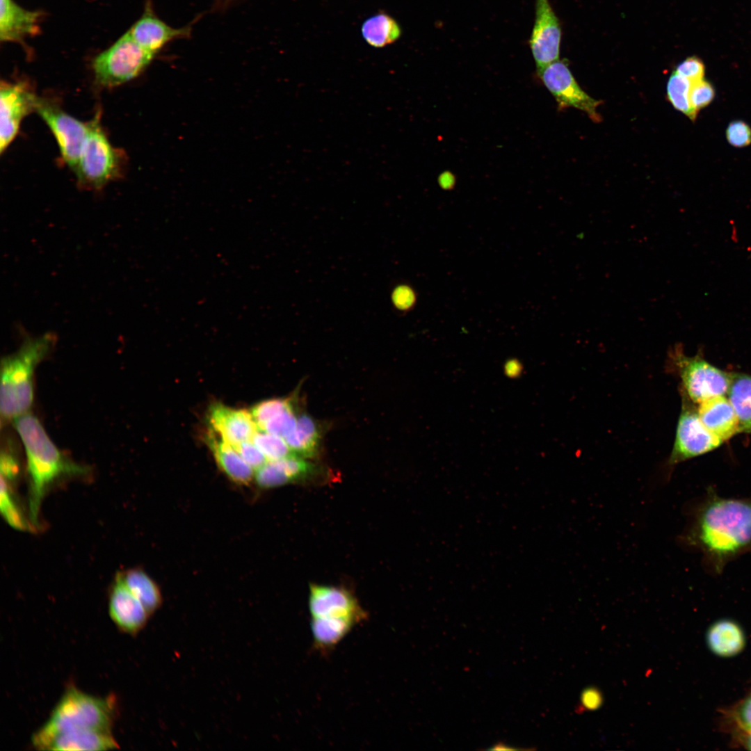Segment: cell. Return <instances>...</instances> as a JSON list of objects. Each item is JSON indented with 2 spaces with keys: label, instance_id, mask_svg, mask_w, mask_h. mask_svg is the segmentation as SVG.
I'll return each mask as SVG.
<instances>
[{
  "label": "cell",
  "instance_id": "6da1fadb",
  "mask_svg": "<svg viewBox=\"0 0 751 751\" xmlns=\"http://www.w3.org/2000/svg\"><path fill=\"white\" fill-rule=\"evenodd\" d=\"M684 541L700 551L714 573H721L729 561L751 549V499L723 498L709 490Z\"/></svg>",
  "mask_w": 751,
  "mask_h": 751
},
{
  "label": "cell",
  "instance_id": "7a4b0ae2",
  "mask_svg": "<svg viewBox=\"0 0 751 751\" xmlns=\"http://www.w3.org/2000/svg\"><path fill=\"white\" fill-rule=\"evenodd\" d=\"M13 422L24 446L28 483L27 513L35 532L42 527V503L51 488L60 481L88 477L91 470L63 453L33 414L26 413Z\"/></svg>",
  "mask_w": 751,
  "mask_h": 751
},
{
  "label": "cell",
  "instance_id": "3957f363",
  "mask_svg": "<svg viewBox=\"0 0 751 751\" xmlns=\"http://www.w3.org/2000/svg\"><path fill=\"white\" fill-rule=\"evenodd\" d=\"M48 332L28 337L1 362L0 412L2 420L14 421L29 413L34 400V376L39 364L56 344Z\"/></svg>",
  "mask_w": 751,
  "mask_h": 751
},
{
  "label": "cell",
  "instance_id": "277c9868",
  "mask_svg": "<svg viewBox=\"0 0 751 751\" xmlns=\"http://www.w3.org/2000/svg\"><path fill=\"white\" fill-rule=\"evenodd\" d=\"M118 713L116 696L98 697L74 685L67 686L47 721L33 734L38 748L53 736L67 731L91 729L111 732Z\"/></svg>",
  "mask_w": 751,
  "mask_h": 751
},
{
  "label": "cell",
  "instance_id": "5b68a950",
  "mask_svg": "<svg viewBox=\"0 0 751 751\" xmlns=\"http://www.w3.org/2000/svg\"><path fill=\"white\" fill-rule=\"evenodd\" d=\"M97 114L89 122L85 140L74 174L84 188L99 190L118 178L125 164V155L114 147L107 138Z\"/></svg>",
  "mask_w": 751,
  "mask_h": 751
},
{
  "label": "cell",
  "instance_id": "8992f818",
  "mask_svg": "<svg viewBox=\"0 0 751 751\" xmlns=\"http://www.w3.org/2000/svg\"><path fill=\"white\" fill-rule=\"evenodd\" d=\"M154 54L142 47L127 31L92 61L96 83L111 88L136 77L150 63Z\"/></svg>",
  "mask_w": 751,
  "mask_h": 751
},
{
  "label": "cell",
  "instance_id": "52a82bcc",
  "mask_svg": "<svg viewBox=\"0 0 751 751\" xmlns=\"http://www.w3.org/2000/svg\"><path fill=\"white\" fill-rule=\"evenodd\" d=\"M670 364L681 379V393L693 403H700L714 396L727 394L732 373L726 372L700 356L686 355L680 346L670 353Z\"/></svg>",
  "mask_w": 751,
  "mask_h": 751
},
{
  "label": "cell",
  "instance_id": "ba28073f",
  "mask_svg": "<svg viewBox=\"0 0 751 751\" xmlns=\"http://www.w3.org/2000/svg\"><path fill=\"white\" fill-rule=\"evenodd\" d=\"M682 396L681 410L679 417L675 442L670 457L668 467L675 465L702 455L718 448L722 442L712 435L702 423L697 410L684 394Z\"/></svg>",
  "mask_w": 751,
  "mask_h": 751
},
{
  "label": "cell",
  "instance_id": "9c48e42d",
  "mask_svg": "<svg viewBox=\"0 0 751 751\" xmlns=\"http://www.w3.org/2000/svg\"><path fill=\"white\" fill-rule=\"evenodd\" d=\"M54 134L63 160L74 172L86 138L89 122L69 115L54 101L38 97L35 111Z\"/></svg>",
  "mask_w": 751,
  "mask_h": 751
},
{
  "label": "cell",
  "instance_id": "30bf717a",
  "mask_svg": "<svg viewBox=\"0 0 751 751\" xmlns=\"http://www.w3.org/2000/svg\"><path fill=\"white\" fill-rule=\"evenodd\" d=\"M537 73L554 97L559 110L574 108L585 112L592 121H601L597 109L601 102L590 97L580 87L566 60L558 59Z\"/></svg>",
  "mask_w": 751,
  "mask_h": 751
},
{
  "label": "cell",
  "instance_id": "8fae6325",
  "mask_svg": "<svg viewBox=\"0 0 751 751\" xmlns=\"http://www.w3.org/2000/svg\"><path fill=\"white\" fill-rule=\"evenodd\" d=\"M38 96L24 81H1L0 87V152L3 153L17 136L23 119L35 111Z\"/></svg>",
  "mask_w": 751,
  "mask_h": 751
},
{
  "label": "cell",
  "instance_id": "7c38bea8",
  "mask_svg": "<svg viewBox=\"0 0 751 751\" xmlns=\"http://www.w3.org/2000/svg\"><path fill=\"white\" fill-rule=\"evenodd\" d=\"M562 31L549 0H535V20L529 46L537 72L559 59Z\"/></svg>",
  "mask_w": 751,
  "mask_h": 751
},
{
  "label": "cell",
  "instance_id": "4fadbf2b",
  "mask_svg": "<svg viewBox=\"0 0 751 751\" xmlns=\"http://www.w3.org/2000/svg\"><path fill=\"white\" fill-rule=\"evenodd\" d=\"M308 606L311 617L351 618L360 624L367 618L356 597L340 587L312 584Z\"/></svg>",
  "mask_w": 751,
  "mask_h": 751
},
{
  "label": "cell",
  "instance_id": "5bb4252c",
  "mask_svg": "<svg viewBox=\"0 0 751 751\" xmlns=\"http://www.w3.org/2000/svg\"><path fill=\"white\" fill-rule=\"evenodd\" d=\"M108 609L116 627L131 636L143 629L151 616L116 574L108 590Z\"/></svg>",
  "mask_w": 751,
  "mask_h": 751
},
{
  "label": "cell",
  "instance_id": "9a60e30c",
  "mask_svg": "<svg viewBox=\"0 0 751 751\" xmlns=\"http://www.w3.org/2000/svg\"><path fill=\"white\" fill-rule=\"evenodd\" d=\"M209 429L234 447L252 441L259 428L250 411L220 403L212 404L207 412Z\"/></svg>",
  "mask_w": 751,
  "mask_h": 751
},
{
  "label": "cell",
  "instance_id": "2e32d148",
  "mask_svg": "<svg viewBox=\"0 0 751 751\" xmlns=\"http://www.w3.org/2000/svg\"><path fill=\"white\" fill-rule=\"evenodd\" d=\"M191 30V25L179 29L170 26L154 14L149 3L128 31L142 47L156 55L168 42L189 38Z\"/></svg>",
  "mask_w": 751,
  "mask_h": 751
},
{
  "label": "cell",
  "instance_id": "e0dca14e",
  "mask_svg": "<svg viewBox=\"0 0 751 751\" xmlns=\"http://www.w3.org/2000/svg\"><path fill=\"white\" fill-rule=\"evenodd\" d=\"M119 748L111 732L81 729L57 734L45 741L39 750L102 751Z\"/></svg>",
  "mask_w": 751,
  "mask_h": 751
},
{
  "label": "cell",
  "instance_id": "ac0fdd59",
  "mask_svg": "<svg viewBox=\"0 0 751 751\" xmlns=\"http://www.w3.org/2000/svg\"><path fill=\"white\" fill-rule=\"evenodd\" d=\"M697 410L703 425L722 442L740 433L736 414L725 396L709 398L697 404Z\"/></svg>",
  "mask_w": 751,
  "mask_h": 751
},
{
  "label": "cell",
  "instance_id": "d6986e66",
  "mask_svg": "<svg viewBox=\"0 0 751 751\" xmlns=\"http://www.w3.org/2000/svg\"><path fill=\"white\" fill-rule=\"evenodd\" d=\"M0 40L22 42L25 37L39 32L40 11L29 10L14 0H0Z\"/></svg>",
  "mask_w": 751,
  "mask_h": 751
},
{
  "label": "cell",
  "instance_id": "ffe728a7",
  "mask_svg": "<svg viewBox=\"0 0 751 751\" xmlns=\"http://www.w3.org/2000/svg\"><path fill=\"white\" fill-rule=\"evenodd\" d=\"M204 439L218 467L229 479L240 485H248L254 480V469L233 446L211 429L205 435Z\"/></svg>",
  "mask_w": 751,
  "mask_h": 751
},
{
  "label": "cell",
  "instance_id": "44dd1931",
  "mask_svg": "<svg viewBox=\"0 0 751 751\" xmlns=\"http://www.w3.org/2000/svg\"><path fill=\"white\" fill-rule=\"evenodd\" d=\"M360 623L346 617H312L310 626L314 649L328 654Z\"/></svg>",
  "mask_w": 751,
  "mask_h": 751
},
{
  "label": "cell",
  "instance_id": "7402d4cb",
  "mask_svg": "<svg viewBox=\"0 0 751 751\" xmlns=\"http://www.w3.org/2000/svg\"><path fill=\"white\" fill-rule=\"evenodd\" d=\"M129 590L152 615L162 604V595L156 582L139 567L122 570L116 573Z\"/></svg>",
  "mask_w": 751,
  "mask_h": 751
},
{
  "label": "cell",
  "instance_id": "603a6c76",
  "mask_svg": "<svg viewBox=\"0 0 751 751\" xmlns=\"http://www.w3.org/2000/svg\"><path fill=\"white\" fill-rule=\"evenodd\" d=\"M321 436L318 423L307 414L302 413L298 416L295 429L284 439L295 454L307 459L317 455Z\"/></svg>",
  "mask_w": 751,
  "mask_h": 751
},
{
  "label": "cell",
  "instance_id": "cb8c5ba5",
  "mask_svg": "<svg viewBox=\"0 0 751 751\" xmlns=\"http://www.w3.org/2000/svg\"><path fill=\"white\" fill-rule=\"evenodd\" d=\"M707 644L710 649L720 656H732L743 649L745 636L735 622L722 620L713 624L707 631Z\"/></svg>",
  "mask_w": 751,
  "mask_h": 751
},
{
  "label": "cell",
  "instance_id": "d4e9b609",
  "mask_svg": "<svg viewBox=\"0 0 751 751\" xmlns=\"http://www.w3.org/2000/svg\"><path fill=\"white\" fill-rule=\"evenodd\" d=\"M727 395L736 414L740 433L751 434V376L732 373Z\"/></svg>",
  "mask_w": 751,
  "mask_h": 751
},
{
  "label": "cell",
  "instance_id": "484cf974",
  "mask_svg": "<svg viewBox=\"0 0 751 751\" xmlns=\"http://www.w3.org/2000/svg\"><path fill=\"white\" fill-rule=\"evenodd\" d=\"M362 34L369 45L382 48L396 42L401 37V29L394 18L381 12L364 21Z\"/></svg>",
  "mask_w": 751,
  "mask_h": 751
},
{
  "label": "cell",
  "instance_id": "4316f807",
  "mask_svg": "<svg viewBox=\"0 0 751 751\" xmlns=\"http://www.w3.org/2000/svg\"><path fill=\"white\" fill-rule=\"evenodd\" d=\"M1 513L13 528L22 531H34L29 517L18 500L15 487L1 480Z\"/></svg>",
  "mask_w": 751,
  "mask_h": 751
},
{
  "label": "cell",
  "instance_id": "83f0119b",
  "mask_svg": "<svg viewBox=\"0 0 751 751\" xmlns=\"http://www.w3.org/2000/svg\"><path fill=\"white\" fill-rule=\"evenodd\" d=\"M691 85L689 80L674 70L667 82L666 95L668 100L677 111L695 122L697 115L693 111L689 99Z\"/></svg>",
  "mask_w": 751,
  "mask_h": 751
},
{
  "label": "cell",
  "instance_id": "f1b7e54d",
  "mask_svg": "<svg viewBox=\"0 0 751 751\" xmlns=\"http://www.w3.org/2000/svg\"><path fill=\"white\" fill-rule=\"evenodd\" d=\"M287 398H275L265 400L257 403L250 410L259 430L277 414L290 408L296 407V396Z\"/></svg>",
  "mask_w": 751,
  "mask_h": 751
},
{
  "label": "cell",
  "instance_id": "f546056e",
  "mask_svg": "<svg viewBox=\"0 0 751 751\" xmlns=\"http://www.w3.org/2000/svg\"><path fill=\"white\" fill-rule=\"evenodd\" d=\"M252 441L268 460H279L295 454L284 438L262 430H258Z\"/></svg>",
  "mask_w": 751,
  "mask_h": 751
},
{
  "label": "cell",
  "instance_id": "4dcf8cb0",
  "mask_svg": "<svg viewBox=\"0 0 751 751\" xmlns=\"http://www.w3.org/2000/svg\"><path fill=\"white\" fill-rule=\"evenodd\" d=\"M716 97V90L713 84L703 79L692 83L689 92L691 108L697 115L702 108L709 106Z\"/></svg>",
  "mask_w": 751,
  "mask_h": 751
},
{
  "label": "cell",
  "instance_id": "1f68e13d",
  "mask_svg": "<svg viewBox=\"0 0 751 751\" xmlns=\"http://www.w3.org/2000/svg\"><path fill=\"white\" fill-rule=\"evenodd\" d=\"M297 418L296 407L290 408L270 419L261 430L284 439L295 429Z\"/></svg>",
  "mask_w": 751,
  "mask_h": 751
},
{
  "label": "cell",
  "instance_id": "d6a6232c",
  "mask_svg": "<svg viewBox=\"0 0 751 751\" xmlns=\"http://www.w3.org/2000/svg\"><path fill=\"white\" fill-rule=\"evenodd\" d=\"M1 480L16 487L20 473V463L17 453L11 446L1 450L0 459Z\"/></svg>",
  "mask_w": 751,
  "mask_h": 751
},
{
  "label": "cell",
  "instance_id": "836d02e7",
  "mask_svg": "<svg viewBox=\"0 0 751 751\" xmlns=\"http://www.w3.org/2000/svg\"><path fill=\"white\" fill-rule=\"evenodd\" d=\"M725 136L729 144L735 147H745L751 144V127L741 120L730 122L726 129Z\"/></svg>",
  "mask_w": 751,
  "mask_h": 751
},
{
  "label": "cell",
  "instance_id": "e575fe53",
  "mask_svg": "<svg viewBox=\"0 0 751 751\" xmlns=\"http://www.w3.org/2000/svg\"><path fill=\"white\" fill-rule=\"evenodd\" d=\"M675 71L694 83L704 79L705 65L699 57L692 56L681 61Z\"/></svg>",
  "mask_w": 751,
  "mask_h": 751
},
{
  "label": "cell",
  "instance_id": "d590c367",
  "mask_svg": "<svg viewBox=\"0 0 751 751\" xmlns=\"http://www.w3.org/2000/svg\"><path fill=\"white\" fill-rule=\"evenodd\" d=\"M236 450L254 471L266 464L268 460L252 441L243 442L236 446Z\"/></svg>",
  "mask_w": 751,
  "mask_h": 751
},
{
  "label": "cell",
  "instance_id": "8d00e7d4",
  "mask_svg": "<svg viewBox=\"0 0 751 751\" xmlns=\"http://www.w3.org/2000/svg\"><path fill=\"white\" fill-rule=\"evenodd\" d=\"M417 300L415 291L407 284L397 286L392 293L394 305L401 311L411 310L415 306Z\"/></svg>",
  "mask_w": 751,
  "mask_h": 751
},
{
  "label": "cell",
  "instance_id": "74e56055",
  "mask_svg": "<svg viewBox=\"0 0 751 751\" xmlns=\"http://www.w3.org/2000/svg\"><path fill=\"white\" fill-rule=\"evenodd\" d=\"M736 719L743 729L751 733V695L741 702L737 708Z\"/></svg>",
  "mask_w": 751,
  "mask_h": 751
},
{
  "label": "cell",
  "instance_id": "f35d334b",
  "mask_svg": "<svg viewBox=\"0 0 751 751\" xmlns=\"http://www.w3.org/2000/svg\"><path fill=\"white\" fill-rule=\"evenodd\" d=\"M581 700L583 706L588 710L597 709L602 702L600 692L595 688H591L586 689L583 692Z\"/></svg>",
  "mask_w": 751,
  "mask_h": 751
},
{
  "label": "cell",
  "instance_id": "ab89813d",
  "mask_svg": "<svg viewBox=\"0 0 751 751\" xmlns=\"http://www.w3.org/2000/svg\"><path fill=\"white\" fill-rule=\"evenodd\" d=\"M439 184L444 190H451L455 184V176L450 172H444L438 179Z\"/></svg>",
  "mask_w": 751,
  "mask_h": 751
},
{
  "label": "cell",
  "instance_id": "60d3db41",
  "mask_svg": "<svg viewBox=\"0 0 751 751\" xmlns=\"http://www.w3.org/2000/svg\"><path fill=\"white\" fill-rule=\"evenodd\" d=\"M505 369L507 374H510L511 376L517 375V373L520 372L519 364L515 361L508 362L506 364Z\"/></svg>",
  "mask_w": 751,
  "mask_h": 751
},
{
  "label": "cell",
  "instance_id": "b9f144b4",
  "mask_svg": "<svg viewBox=\"0 0 751 751\" xmlns=\"http://www.w3.org/2000/svg\"><path fill=\"white\" fill-rule=\"evenodd\" d=\"M489 750H518V748H512L510 745H506V744H503V743L500 742V743L493 745V747L490 748Z\"/></svg>",
  "mask_w": 751,
  "mask_h": 751
},
{
  "label": "cell",
  "instance_id": "7bdbcfd3",
  "mask_svg": "<svg viewBox=\"0 0 751 751\" xmlns=\"http://www.w3.org/2000/svg\"><path fill=\"white\" fill-rule=\"evenodd\" d=\"M745 745L748 749L751 750V734L746 738Z\"/></svg>",
  "mask_w": 751,
  "mask_h": 751
}]
</instances>
